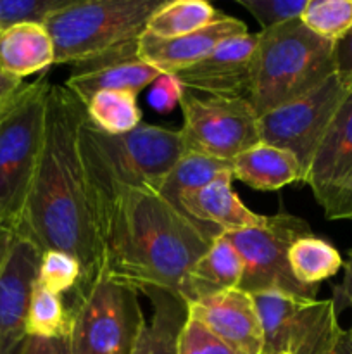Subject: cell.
<instances>
[{
  "label": "cell",
  "mask_w": 352,
  "mask_h": 354,
  "mask_svg": "<svg viewBox=\"0 0 352 354\" xmlns=\"http://www.w3.org/2000/svg\"><path fill=\"white\" fill-rule=\"evenodd\" d=\"M85 116V104L64 85L52 83L40 161L23 220L14 232L33 242L41 254L62 251L78 259L81 289L95 280L104 261L92 187L78 144Z\"/></svg>",
  "instance_id": "1"
},
{
  "label": "cell",
  "mask_w": 352,
  "mask_h": 354,
  "mask_svg": "<svg viewBox=\"0 0 352 354\" xmlns=\"http://www.w3.org/2000/svg\"><path fill=\"white\" fill-rule=\"evenodd\" d=\"M102 242V268L138 289L179 297L186 273L213 241L159 192L140 187L92 189Z\"/></svg>",
  "instance_id": "2"
},
{
  "label": "cell",
  "mask_w": 352,
  "mask_h": 354,
  "mask_svg": "<svg viewBox=\"0 0 352 354\" xmlns=\"http://www.w3.org/2000/svg\"><path fill=\"white\" fill-rule=\"evenodd\" d=\"M257 37L248 100L259 116L300 99L337 73V44L314 35L300 19Z\"/></svg>",
  "instance_id": "3"
},
{
  "label": "cell",
  "mask_w": 352,
  "mask_h": 354,
  "mask_svg": "<svg viewBox=\"0 0 352 354\" xmlns=\"http://www.w3.org/2000/svg\"><path fill=\"white\" fill-rule=\"evenodd\" d=\"M79 154L95 190L140 187L157 192L176 162L186 154L179 130L140 124L123 135H109L88 118L79 124Z\"/></svg>",
  "instance_id": "4"
},
{
  "label": "cell",
  "mask_w": 352,
  "mask_h": 354,
  "mask_svg": "<svg viewBox=\"0 0 352 354\" xmlns=\"http://www.w3.org/2000/svg\"><path fill=\"white\" fill-rule=\"evenodd\" d=\"M50 85L47 75L23 83L0 111V227L9 232L19 228L40 161Z\"/></svg>",
  "instance_id": "5"
},
{
  "label": "cell",
  "mask_w": 352,
  "mask_h": 354,
  "mask_svg": "<svg viewBox=\"0 0 352 354\" xmlns=\"http://www.w3.org/2000/svg\"><path fill=\"white\" fill-rule=\"evenodd\" d=\"M164 0H72L43 24L55 64L81 62L135 41Z\"/></svg>",
  "instance_id": "6"
},
{
  "label": "cell",
  "mask_w": 352,
  "mask_h": 354,
  "mask_svg": "<svg viewBox=\"0 0 352 354\" xmlns=\"http://www.w3.org/2000/svg\"><path fill=\"white\" fill-rule=\"evenodd\" d=\"M71 354H131L145 324L138 289L104 268L71 310Z\"/></svg>",
  "instance_id": "7"
},
{
  "label": "cell",
  "mask_w": 352,
  "mask_h": 354,
  "mask_svg": "<svg viewBox=\"0 0 352 354\" xmlns=\"http://www.w3.org/2000/svg\"><path fill=\"white\" fill-rule=\"evenodd\" d=\"M313 234L306 220L280 211L262 227L228 232L223 237L237 249L244 263L238 289L252 294H283L299 299H316L320 287L304 286L293 277L289 251L297 239Z\"/></svg>",
  "instance_id": "8"
},
{
  "label": "cell",
  "mask_w": 352,
  "mask_h": 354,
  "mask_svg": "<svg viewBox=\"0 0 352 354\" xmlns=\"http://www.w3.org/2000/svg\"><path fill=\"white\" fill-rule=\"evenodd\" d=\"M262 325V354H330L344 328L333 299L255 294Z\"/></svg>",
  "instance_id": "9"
},
{
  "label": "cell",
  "mask_w": 352,
  "mask_h": 354,
  "mask_svg": "<svg viewBox=\"0 0 352 354\" xmlns=\"http://www.w3.org/2000/svg\"><path fill=\"white\" fill-rule=\"evenodd\" d=\"M179 107L185 152L231 161L261 142L259 114L248 99L199 97L185 90Z\"/></svg>",
  "instance_id": "10"
},
{
  "label": "cell",
  "mask_w": 352,
  "mask_h": 354,
  "mask_svg": "<svg viewBox=\"0 0 352 354\" xmlns=\"http://www.w3.org/2000/svg\"><path fill=\"white\" fill-rule=\"evenodd\" d=\"M349 90L351 86L335 73L300 99L261 114L259 138L264 144L292 152L307 176L314 152Z\"/></svg>",
  "instance_id": "11"
},
{
  "label": "cell",
  "mask_w": 352,
  "mask_h": 354,
  "mask_svg": "<svg viewBox=\"0 0 352 354\" xmlns=\"http://www.w3.org/2000/svg\"><path fill=\"white\" fill-rule=\"evenodd\" d=\"M306 185L328 220L347 218L352 203V88L314 152Z\"/></svg>",
  "instance_id": "12"
},
{
  "label": "cell",
  "mask_w": 352,
  "mask_h": 354,
  "mask_svg": "<svg viewBox=\"0 0 352 354\" xmlns=\"http://www.w3.org/2000/svg\"><path fill=\"white\" fill-rule=\"evenodd\" d=\"M41 251L26 237L7 232L0 239V354H19L26 317L38 280Z\"/></svg>",
  "instance_id": "13"
},
{
  "label": "cell",
  "mask_w": 352,
  "mask_h": 354,
  "mask_svg": "<svg viewBox=\"0 0 352 354\" xmlns=\"http://www.w3.org/2000/svg\"><path fill=\"white\" fill-rule=\"evenodd\" d=\"M257 33H244L221 41L211 54L176 76L183 88L209 97L248 99Z\"/></svg>",
  "instance_id": "14"
},
{
  "label": "cell",
  "mask_w": 352,
  "mask_h": 354,
  "mask_svg": "<svg viewBox=\"0 0 352 354\" xmlns=\"http://www.w3.org/2000/svg\"><path fill=\"white\" fill-rule=\"evenodd\" d=\"M190 320L238 354H262V325L252 294L230 289L186 304Z\"/></svg>",
  "instance_id": "15"
},
{
  "label": "cell",
  "mask_w": 352,
  "mask_h": 354,
  "mask_svg": "<svg viewBox=\"0 0 352 354\" xmlns=\"http://www.w3.org/2000/svg\"><path fill=\"white\" fill-rule=\"evenodd\" d=\"M137 40L93 59L76 62L64 86L83 104L104 90H117L138 95L145 86L152 85L161 73L138 59Z\"/></svg>",
  "instance_id": "16"
},
{
  "label": "cell",
  "mask_w": 352,
  "mask_h": 354,
  "mask_svg": "<svg viewBox=\"0 0 352 354\" xmlns=\"http://www.w3.org/2000/svg\"><path fill=\"white\" fill-rule=\"evenodd\" d=\"M248 33L245 23L224 14L209 26L178 38H157L144 33L137 40V55L161 75H178L183 69L202 61L221 41Z\"/></svg>",
  "instance_id": "17"
},
{
  "label": "cell",
  "mask_w": 352,
  "mask_h": 354,
  "mask_svg": "<svg viewBox=\"0 0 352 354\" xmlns=\"http://www.w3.org/2000/svg\"><path fill=\"white\" fill-rule=\"evenodd\" d=\"M230 171L221 173L202 189L188 194L179 203L178 211L188 218L209 241L228 232L262 227L268 216L248 209L231 187Z\"/></svg>",
  "instance_id": "18"
},
{
  "label": "cell",
  "mask_w": 352,
  "mask_h": 354,
  "mask_svg": "<svg viewBox=\"0 0 352 354\" xmlns=\"http://www.w3.org/2000/svg\"><path fill=\"white\" fill-rule=\"evenodd\" d=\"M231 176L262 192L306 183V171L295 156L264 142H257L231 159Z\"/></svg>",
  "instance_id": "19"
},
{
  "label": "cell",
  "mask_w": 352,
  "mask_h": 354,
  "mask_svg": "<svg viewBox=\"0 0 352 354\" xmlns=\"http://www.w3.org/2000/svg\"><path fill=\"white\" fill-rule=\"evenodd\" d=\"M244 275V263L237 249L221 235L200 256L199 261L190 268L182 283L179 297L186 304L195 303L204 297L238 289Z\"/></svg>",
  "instance_id": "20"
},
{
  "label": "cell",
  "mask_w": 352,
  "mask_h": 354,
  "mask_svg": "<svg viewBox=\"0 0 352 354\" xmlns=\"http://www.w3.org/2000/svg\"><path fill=\"white\" fill-rule=\"evenodd\" d=\"M54 64V41L43 24H16L0 30V73L23 80Z\"/></svg>",
  "instance_id": "21"
},
{
  "label": "cell",
  "mask_w": 352,
  "mask_h": 354,
  "mask_svg": "<svg viewBox=\"0 0 352 354\" xmlns=\"http://www.w3.org/2000/svg\"><path fill=\"white\" fill-rule=\"evenodd\" d=\"M150 299L152 315L145 320L131 354H178V337L188 318L186 303L161 289L140 290Z\"/></svg>",
  "instance_id": "22"
},
{
  "label": "cell",
  "mask_w": 352,
  "mask_h": 354,
  "mask_svg": "<svg viewBox=\"0 0 352 354\" xmlns=\"http://www.w3.org/2000/svg\"><path fill=\"white\" fill-rule=\"evenodd\" d=\"M224 14L206 0L162 2L147 21L145 31L157 38H178L209 26Z\"/></svg>",
  "instance_id": "23"
},
{
  "label": "cell",
  "mask_w": 352,
  "mask_h": 354,
  "mask_svg": "<svg viewBox=\"0 0 352 354\" xmlns=\"http://www.w3.org/2000/svg\"><path fill=\"white\" fill-rule=\"evenodd\" d=\"M289 263L293 277L304 286L320 287L344 268L340 252L324 239L309 234L297 239L289 251Z\"/></svg>",
  "instance_id": "24"
},
{
  "label": "cell",
  "mask_w": 352,
  "mask_h": 354,
  "mask_svg": "<svg viewBox=\"0 0 352 354\" xmlns=\"http://www.w3.org/2000/svg\"><path fill=\"white\" fill-rule=\"evenodd\" d=\"M226 171L231 173V161L186 152L176 162L175 168L169 171V175L166 176L157 192L162 199L168 201L178 211L179 203L188 194L202 189L207 183L213 182L217 175Z\"/></svg>",
  "instance_id": "25"
},
{
  "label": "cell",
  "mask_w": 352,
  "mask_h": 354,
  "mask_svg": "<svg viewBox=\"0 0 352 354\" xmlns=\"http://www.w3.org/2000/svg\"><path fill=\"white\" fill-rule=\"evenodd\" d=\"M85 109L86 118L104 133L123 135L141 124L137 95L130 92L104 90L85 104Z\"/></svg>",
  "instance_id": "26"
},
{
  "label": "cell",
  "mask_w": 352,
  "mask_h": 354,
  "mask_svg": "<svg viewBox=\"0 0 352 354\" xmlns=\"http://www.w3.org/2000/svg\"><path fill=\"white\" fill-rule=\"evenodd\" d=\"M71 310H66L61 296L50 292L37 280L26 317V335L35 337H69Z\"/></svg>",
  "instance_id": "27"
},
{
  "label": "cell",
  "mask_w": 352,
  "mask_h": 354,
  "mask_svg": "<svg viewBox=\"0 0 352 354\" xmlns=\"http://www.w3.org/2000/svg\"><path fill=\"white\" fill-rule=\"evenodd\" d=\"M300 21L314 35L338 44L352 31V0H307Z\"/></svg>",
  "instance_id": "28"
},
{
  "label": "cell",
  "mask_w": 352,
  "mask_h": 354,
  "mask_svg": "<svg viewBox=\"0 0 352 354\" xmlns=\"http://www.w3.org/2000/svg\"><path fill=\"white\" fill-rule=\"evenodd\" d=\"M38 282L50 292L61 296L81 282V265L71 254L62 251H47L41 254Z\"/></svg>",
  "instance_id": "29"
},
{
  "label": "cell",
  "mask_w": 352,
  "mask_h": 354,
  "mask_svg": "<svg viewBox=\"0 0 352 354\" xmlns=\"http://www.w3.org/2000/svg\"><path fill=\"white\" fill-rule=\"evenodd\" d=\"M72 0H0V30L16 24H45Z\"/></svg>",
  "instance_id": "30"
},
{
  "label": "cell",
  "mask_w": 352,
  "mask_h": 354,
  "mask_svg": "<svg viewBox=\"0 0 352 354\" xmlns=\"http://www.w3.org/2000/svg\"><path fill=\"white\" fill-rule=\"evenodd\" d=\"M245 10L261 24V31L300 19L307 0H238Z\"/></svg>",
  "instance_id": "31"
},
{
  "label": "cell",
  "mask_w": 352,
  "mask_h": 354,
  "mask_svg": "<svg viewBox=\"0 0 352 354\" xmlns=\"http://www.w3.org/2000/svg\"><path fill=\"white\" fill-rule=\"evenodd\" d=\"M178 354H238L199 322L186 318L178 337Z\"/></svg>",
  "instance_id": "32"
},
{
  "label": "cell",
  "mask_w": 352,
  "mask_h": 354,
  "mask_svg": "<svg viewBox=\"0 0 352 354\" xmlns=\"http://www.w3.org/2000/svg\"><path fill=\"white\" fill-rule=\"evenodd\" d=\"M183 93H185V88L176 80V76L161 75L150 85V92H148L147 100L152 109H155L157 113L168 114L176 106H179Z\"/></svg>",
  "instance_id": "33"
},
{
  "label": "cell",
  "mask_w": 352,
  "mask_h": 354,
  "mask_svg": "<svg viewBox=\"0 0 352 354\" xmlns=\"http://www.w3.org/2000/svg\"><path fill=\"white\" fill-rule=\"evenodd\" d=\"M19 354H71V342H69V337L26 335Z\"/></svg>",
  "instance_id": "34"
},
{
  "label": "cell",
  "mask_w": 352,
  "mask_h": 354,
  "mask_svg": "<svg viewBox=\"0 0 352 354\" xmlns=\"http://www.w3.org/2000/svg\"><path fill=\"white\" fill-rule=\"evenodd\" d=\"M333 303L338 315L352 308V249H349L344 261V280L333 287Z\"/></svg>",
  "instance_id": "35"
},
{
  "label": "cell",
  "mask_w": 352,
  "mask_h": 354,
  "mask_svg": "<svg viewBox=\"0 0 352 354\" xmlns=\"http://www.w3.org/2000/svg\"><path fill=\"white\" fill-rule=\"evenodd\" d=\"M335 61H337V75L345 85L352 88V31L337 44Z\"/></svg>",
  "instance_id": "36"
},
{
  "label": "cell",
  "mask_w": 352,
  "mask_h": 354,
  "mask_svg": "<svg viewBox=\"0 0 352 354\" xmlns=\"http://www.w3.org/2000/svg\"><path fill=\"white\" fill-rule=\"evenodd\" d=\"M23 86V80L12 78V76H7L3 73H0V111L6 106L7 100L17 92V90Z\"/></svg>",
  "instance_id": "37"
},
{
  "label": "cell",
  "mask_w": 352,
  "mask_h": 354,
  "mask_svg": "<svg viewBox=\"0 0 352 354\" xmlns=\"http://www.w3.org/2000/svg\"><path fill=\"white\" fill-rule=\"evenodd\" d=\"M330 354H352V335L347 330L342 332L340 339H338L337 346Z\"/></svg>",
  "instance_id": "38"
},
{
  "label": "cell",
  "mask_w": 352,
  "mask_h": 354,
  "mask_svg": "<svg viewBox=\"0 0 352 354\" xmlns=\"http://www.w3.org/2000/svg\"><path fill=\"white\" fill-rule=\"evenodd\" d=\"M345 220H352V203H351V206H349V211H347V218H345Z\"/></svg>",
  "instance_id": "39"
},
{
  "label": "cell",
  "mask_w": 352,
  "mask_h": 354,
  "mask_svg": "<svg viewBox=\"0 0 352 354\" xmlns=\"http://www.w3.org/2000/svg\"><path fill=\"white\" fill-rule=\"evenodd\" d=\"M7 232H9V230H6V228H2V227H0V239H2L3 235L7 234Z\"/></svg>",
  "instance_id": "40"
},
{
  "label": "cell",
  "mask_w": 352,
  "mask_h": 354,
  "mask_svg": "<svg viewBox=\"0 0 352 354\" xmlns=\"http://www.w3.org/2000/svg\"><path fill=\"white\" fill-rule=\"evenodd\" d=\"M351 310H352V308H351ZM347 332H349V334H351V335H352V324H351V328H349V330H347Z\"/></svg>",
  "instance_id": "41"
}]
</instances>
